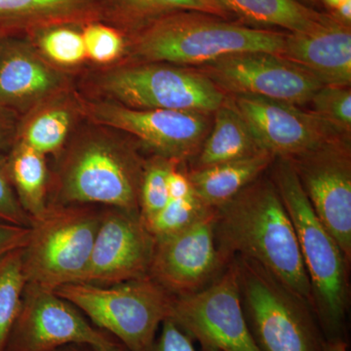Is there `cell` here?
I'll return each mask as SVG.
<instances>
[{
    "instance_id": "6da1fadb",
    "label": "cell",
    "mask_w": 351,
    "mask_h": 351,
    "mask_svg": "<svg viewBox=\"0 0 351 351\" xmlns=\"http://www.w3.org/2000/svg\"><path fill=\"white\" fill-rule=\"evenodd\" d=\"M219 251L257 263L313 308L311 281L294 226L271 179L258 178L214 209Z\"/></svg>"
},
{
    "instance_id": "7a4b0ae2",
    "label": "cell",
    "mask_w": 351,
    "mask_h": 351,
    "mask_svg": "<svg viewBox=\"0 0 351 351\" xmlns=\"http://www.w3.org/2000/svg\"><path fill=\"white\" fill-rule=\"evenodd\" d=\"M294 226L311 281L313 311L325 341L343 339L348 307V263L309 203L294 167L278 157L271 176Z\"/></svg>"
},
{
    "instance_id": "3957f363",
    "label": "cell",
    "mask_w": 351,
    "mask_h": 351,
    "mask_svg": "<svg viewBox=\"0 0 351 351\" xmlns=\"http://www.w3.org/2000/svg\"><path fill=\"white\" fill-rule=\"evenodd\" d=\"M287 34L233 24L217 16L182 11L162 16L138 38V56L151 62L201 66L240 53L281 56Z\"/></svg>"
},
{
    "instance_id": "277c9868",
    "label": "cell",
    "mask_w": 351,
    "mask_h": 351,
    "mask_svg": "<svg viewBox=\"0 0 351 351\" xmlns=\"http://www.w3.org/2000/svg\"><path fill=\"white\" fill-rule=\"evenodd\" d=\"M247 324L260 351H323L313 308L257 263L233 256Z\"/></svg>"
},
{
    "instance_id": "5b68a950",
    "label": "cell",
    "mask_w": 351,
    "mask_h": 351,
    "mask_svg": "<svg viewBox=\"0 0 351 351\" xmlns=\"http://www.w3.org/2000/svg\"><path fill=\"white\" fill-rule=\"evenodd\" d=\"M55 292L129 351L151 350L174 299L149 276L105 287L69 284Z\"/></svg>"
},
{
    "instance_id": "8992f818",
    "label": "cell",
    "mask_w": 351,
    "mask_h": 351,
    "mask_svg": "<svg viewBox=\"0 0 351 351\" xmlns=\"http://www.w3.org/2000/svg\"><path fill=\"white\" fill-rule=\"evenodd\" d=\"M103 209L96 205L51 206L32 219L22 251L27 284L56 291L80 281L89 262Z\"/></svg>"
},
{
    "instance_id": "52a82bcc",
    "label": "cell",
    "mask_w": 351,
    "mask_h": 351,
    "mask_svg": "<svg viewBox=\"0 0 351 351\" xmlns=\"http://www.w3.org/2000/svg\"><path fill=\"white\" fill-rule=\"evenodd\" d=\"M145 166L121 145L90 142L78 145L64 160L51 206L104 205L138 213Z\"/></svg>"
},
{
    "instance_id": "ba28073f",
    "label": "cell",
    "mask_w": 351,
    "mask_h": 351,
    "mask_svg": "<svg viewBox=\"0 0 351 351\" xmlns=\"http://www.w3.org/2000/svg\"><path fill=\"white\" fill-rule=\"evenodd\" d=\"M221 274L196 292L174 295L169 318L201 350L260 351L245 318L232 258Z\"/></svg>"
},
{
    "instance_id": "9c48e42d",
    "label": "cell",
    "mask_w": 351,
    "mask_h": 351,
    "mask_svg": "<svg viewBox=\"0 0 351 351\" xmlns=\"http://www.w3.org/2000/svg\"><path fill=\"white\" fill-rule=\"evenodd\" d=\"M106 87L124 105L138 110H169L209 114L226 95L200 71L145 64L119 69Z\"/></svg>"
},
{
    "instance_id": "30bf717a",
    "label": "cell",
    "mask_w": 351,
    "mask_h": 351,
    "mask_svg": "<svg viewBox=\"0 0 351 351\" xmlns=\"http://www.w3.org/2000/svg\"><path fill=\"white\" fill-rule=\"evenodd\" d=\"M199 69L223 93L261 97L298 107L311 103L324 85L308 71L270 53L230 55Z\"/></svg>"
},
{
    "instance_id": "8fae6325",
    "label": "cell",
    "mask_w": 351,
    "mask_h": 351,
    "mask_svg": "<svg viewBox=\"0 0 351 351\" xmlns=\"http://www.w3.org/2000/svg\"><path fill=\"white\" fill-rule=\"evenodd\" d=\"M321 223L351 260V154L346 138L288 158Z\"/></svg>"
},
{
    "instance_id": "7c38bea8",
    "label": "cell",
    "mask_w": 351,
    "mask_h": 351,
    "mask_svg": "<svg viewBox=\"0 0 351 351\" xmlns=\"http://www.w3.org/2000/svg\"><path fill=\"white\" fill-rule=\"evenodd\" d=\"M114 339L55 291L27 284L5 351H56L69 343L97 346Z\"/></svg>"
},
{
    "instance_id": "4fadbf2b",
    "label": "cell",
    "mask_w": 351,
    "mask_h": 351,
    "mask_svg": "<svg viewBox=\"0 0 351 351\" xmlns=\"http://www.w3.org/2000/svg\"><path fill=\"white\" fill-rule=\"evenodd\" d=\"M156 239L140 215L106 207L77 283L112 286L149 276Z\"/></svg>"
},
{
    "instance_id": "5bb4252c",
    "label": "cell",
    "mask_w": 351,
    "mask_h": 351,
    "mask_svg": "<svg viewBox=\"0 0 351 351\" xmlns=\"http://www.w3.org/2000/svg\"><path fill=\"white\" fill-rule=\"evenodd\" d=\"M228 263L217 243L212 209L181 232L156 240L149 277L173 295H186L211 283Z\"/></svg>"
},
{
    "instance_id": "9a60e30c",
    "label": "cell",
    "mask_w": 351,
    "mask_h": 351,
    "mask_svg": "<svg viewBox=\"0 0 351 351\" xmlns=\"http://www.w3.org/2000/svg\"><path fill=\"white\" fill-rule=\"evenodd\" d=\"M232 100L260 149L276 157L293 158L348 137L298 106L253 96H234Z\"/></svg>"
},
{
    "instance_id": "2e32d148",
    "label": "cell",
    "mask_w": 351,
    "mask_h": 351,
    "mask_svg": "<svg viewBox=\"0 0 351 351\" xmlns=\"http://www.w3.org/2000/svg\"><path fill=\"white\" fill-rule=\"evenodd\" d=\"M207 114L169 110H138L117 106L97 108L101 123L128 132L159 156L180 162L195 156L206 137Z\"/></svg>"
},
{
    "instance_id": "e0dca14e",
    "label": "cell",
    "mask_w": 351,
    "mask_h": 351,
    "mask_svg": "<svg viewBox=\"0 0 351 351\" xmlns=\"http://www.w3.org/2000/svg\"><path fill=\"white\" fill-rule=\"evenodd\" d=\"M281 57L324 85L350 86L351 29L331 14L311 31L287 34Z\"/></svg>"
},
{
    "instance_id": "ac0fdd59",
    "label": "cell",
    "mask_w": 351,
    "mask_h": 351,
    "mask_svg": "<svg viewBox=\"0 0 351 351\" xmlns=\"http://www.w3.org/2000/svg\"><path fill=\"white\" fill-rule=\"evenodd\" d=\"M276 158L269 152H261L232 162L193 169L188 176L203 204L210 209H217L260 178Z\"/></svg>"
},
{
    "instance_id": "d6986e66",
    "label": "cell",
    "mask_w": 351,
    "mask_h": 351,
    "mask_svg": "<svg viewBox=\"0 0 351 351\" xmlns=\"http://www.w3.org/2000/svg\"><path fill=\"white\" fill-rule=\"evenodd\" d=\"M215 113L213 130L201 145L195 169L232 162L265 152L256 143L233 101L226 99Z\"/></svg>"
},
{
    "instance_id": "ffe728a7",
    "label": "cell",
    "mask_w": 351,
    "mask_h": 351,
    "mask_svg": "<svg viewBox=\"0 0 351 351\" xmlns=\"http://www.w3.org/2000/svg\"><path fill=\"white\" fill-rule=\"evenodd\" d=\"M55 76L27 51L0 48V103L16 105L36 98L54 86Z\"/></svg>"
},
{
    "instance_id": "44dd1931",
    "label": "cell",
    "mask_w": 351,
    "mask_h": 351,
    "mask_svg": "<svg viewBox=\"0 0 351 351\" xmlns=\"http://www.w3.org/2000/svg\"><path fill=\"white\" fill-rule=\"evenodd\" d=\"M228 13L247 22L287 29L290 34L311 31L326 14L317 12L297 0H219Z\"/></svg>"
},
{
    "instance_id": "7402d4cb",
    "label": "cell",
    "mask_w": 351,
    "mask_h": 351,
    "mask_svg": "<svg viewBox=\"0 0 351 351\" xmlns=\"http://www.w3.org/2000/svg\"><path fill=\"white\" fill-rule=\"evenodd\" d=\"M7 162L21 206L31 219L43 216L48 208L47 167L44 154L22 143Z\"/></svg>"
},
{
    "instance_id": "603a6c76",
    "label": "cell",
    "mask_w": 351,
    "mask_h": 351,
    "mask_svg": "<svg viewBox=\"0 0 351 351\" xmlns=\"http://www.w3.org/2000/svg\"><path fill=\"white\" fill-rule=\"evenodd\" d=\"M22 251H14L0 261V351L6 350L27 286Z\"/></svg>"
},
{
    "instance_id": "cb8c5ba5",
    "label": "cell",
    "mask_w": 351,
    "mask_h": 351,
    "mask_svg": "<svg viewBox=\"0 0 351 351\" xmlns=\"http://www.w3.org/2000/svg\"><path fill=\"white\" fill-rule=\"evenodd\" d=\"M88 0H0V32L32 19L58 17L80 10Z\"/></svg>"
},
{
    "instance_id": "d4e9b609",
    "label": "cell",
    "mask_w": 351,
    "mask_h": 351,
    "mask_svg": "<svg viewBox=\"0 0 351 351\" xmlns=\"http://www.w3.org/2000/svg\"><path fill=\"white\" fill-rule=\"evenodd\" d=\"M177 163L158 156L145 164L138 195V213L145 225L154 219L169 201L168 175Z\"/></svg>"
},
{
    "instance_id": "484cf974",
    "label": "cell",
    "mask_w": 351,
    "mask_h": 351,
    "mask_svg": "<svg viewBox=\"0 0 351 351\" xmlns=\"http://www.w3.org/2000/svg\"><path fill=\"white\" fill-rule=\"evenodd\" d=\"M195 195L184 199H169L158 214L145 223L154 239L160 240L181 232L210 211Z\"/></svg>"
},
{
    "instance_id": "4316f807",
    "label": "cell",
    "mask_w": 351,
    "mask_h": 351,
    "mask_svg": "<svg viewBox=\"0 0 351 351\" xmlns=\"http://www.w3.org/2000/svg\"><path fill=\"white\" fill-rule=\"evenodd\" d=\"M134 18H160L169 14L195 11L230 19V13L219 0H117ZM154 19V20H156Z\"/></svg>"
},
{
    "instance_id": "83f0119b",
    "label": "cell",
    "mask_w": 351,
    "mask_h": 351,
    "mask_svg": "<svg viewBox=\"0 0 351 351\" xmlns=\"http://www.w3.org/2000/svg\"><path fill=\"white\" fill-rule=\"evenodd\" d=\"M69 128V115L60 110H49L36 117L25 132V145L40 154H52L63 145Z\"/></svg>"
},
{
    "instance_id": "f1b7e54d",
    "label": "cell",
    "mask_w": 351,
    "mask_h": 351,
    "mask_svg": "<svg viewBox=\"0 0 351 351\" xmlns=\"http://www.w3.org/2000/svg\"><path fill=\"white\" fill-rule=\"evenodd\" d=\"M313 112L343 135H350V86L323 85L311 99Z\"/></svg>"
},
{
    "instance_id": "f546056e",
    "label": "cell",
    "mask_w": 351,
    "mask_h": 351,
    "mask_svg": "<svg viewBox=\"0 0 351 351\" xmlns=\"http://www.w3.org/2000/svg\"><path fill=\"white\" fill-rule=\"evenodd\" d=\"M40 46L43 52L58 64H77L87 56L82 34L66 27L46 32L40 39Z\"/></svg>"
},
{
    "instance_id": "4dcf8cb0",
    "label": "cell",
    "mask_w": 351,
    "mask_h": 351,
    "mask_svg": "<svg viewBox=\"0 0 351 351\" xmlns=\"http://www.w3.org/2000/svg\"><path fill=\"white\" fill-rule=\"evenodd\" d=\"M87 56L98 63H108L121 54L124 43L121 36L103 25H91L82 34Z\"/></svg>"
},
{
    "instance_id": "1f68e13d",
    "label": "cell",
    "mask_w": 351,
    "mask_h": 351,
    "mask_svg": "<svg viewBox=\"0 0 351 351\" xmlns=\"http://www.w3.org/2000/svg\"><path fill=\"white\" fill-rule=\"evenodd\" d=\"M0 221L27 228L32 223L21 206L9 176L8 162L3 157H0Z\"/></svg>"
},
{
    "instance_id": "d6a6232c",
    "label": "cell",
    "mask_w": 351,
    "mask_h": 351,
    "mask_svg": "<svg viewBox=\"0 0 351 351\" xmlns=\"http://www.w3.org/2000/svg\"><path fill=\"white\" fill-rule=\"evenodd\" d=\"M149 351H199L193 339L171 319L166 318L160 326V332L154 339ZM203 351V350H201Z\"/></svg>"
},
{
    "instance_id": "836d02e7",
    "label": "cell",
    "mask_w": 351,
    "mask_h": 351,
    "mask_svg": "<svg viewBox=\"0 0 351 351\" xmlns=\"http://www.w3.org/2000/svg\"><path fill=\"white\" fill-rule=\"evenodd\" d=\"M31 234V226H20L0 221V261L8 254L27 245Z\"/></svg>"
},
{
    "instance_id": "e575fe53",
    "label": "cell",
    "mask_w": 351,
    "mask_h": 351,
    "mask_svg": "<svg viewBox=\"0 0 351 351\" xmlns=\"http://www.w3.org/2000/svg\"><path fill=\"white\" fill-rule=\"evenodd\" d=\"M168 193L169 199H184L195 195L188 174L178 170L176 164L168 175Z\"/></svg>"
},
{
    "instance_id": "d590c367",
    "label": "cell",
    "mask_w": 351,
    "mask_h": 351,
    "mask_svg": "<svg viewBox=\"0 0 351 351\" xmlns=\"http://www.w3.org/2000/svg\"><path fill=\"white\" fill-rule=\"evenodd\" d=\"M323 351H348V343L343 339L325 341Z\"/></svg>"
},
{
    "instance_id": "8d00e7d4",
    "label": "cell",
    "mask_w": 351,
    "mask_h": 351,
    "mask_svg": "<svg viewBox=\"0 0 351 351\" xmlns=\"http://www.w3.org/2000/svg\"><path fill=\"white\" fill-rule=\"evenodd\" d=\"M94 348L95 351H129L126 346L122 345L117 339L105 345L94 346Z\"/></svg>"
},
{
    "instance_id": "74e56055",
    "label": "cell",
    "mask_w": 351,
    "mask_h": 351,
    "mask_svg": "<svg viewBox=\"0 0 351 351\" xmlns=\"http://www.w3.org/2000/svg\"><path fill=\"white\" fill-rule=\"evenodd\" d=\"M56 351H95V348L93 346L88 343H73L62 346Z\"/></svg>"
},
{
    "instance_id": "f35d334b",
    "label": "cell",
    "mask_w": 351,
    "mask_h": 351,
    "mask_svg": "<svg viewBox=\"0 0 351 351\" xmlns=\"http://www.w3.org/2000/svg\"><path fill=\"white\" fill-rule=\"evenodd\" d=\"M8 130L3 122L0 121V151L6 147L7 143H8Z\"/></svg>"
},
{
    "instance_id": "ab89813d",
    "label": "cell",
    "mask_w": 351,
    "mask_h": 351,
    "mask_svg": "<svg viewBox=\"0 0 351 351\" xmlns=\"http://www.w3.org/2000/svg\"><path fill=\"white\" fill-rule=\"evenodd\" d=\"M325 4L332 11L338 9L339 6L343 5L346 2L351 1V0H323Z\"/></svg>"
},
{
    "instance_id": "60d3db41",
    "label": "cell",
    "mask_w": 351,
    "mask_h": 351,
    "mask_svg": "<svg viewBox=\"0 0 351 351\" xmlns=\"http://www.w3.org/2000/svg\"><path fill=\"white\" fill-rule=\"evenodd\" d=\"M308 1H315V0H308Z\"/></svg>"
}]
</instances>
